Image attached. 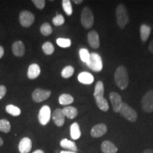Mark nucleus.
<instances>
[{"mask_svg":"<svg viewBox=\"0 0 153 153\" xmlns=\"http://www.w3.org/2000/svg\"><path fill=\"white\" fill-rule=\"evenodd\" d=\"M35 16L31 12L28 11H23L19 15V22L23 27H30L33 24Z\"/></svg>","mask_w":153,"mask_h":153,"instance_id":"obj_7","label":"nucleus"},{"mask_svg":"<svg viewBox=\"0 0 153 153\" xmlns=\"http://www.w3.org/2000/svg\"><path fill=\"white\" fill-rule=\"evenodd\" d=\"M4 53V50L3 47L0 45V59L3 57Z\"/></svg>","mask_w":153,"mask_h":153,"instance_id":"obj_37","label":"nucleus"},{"mask_svg":"<svg viewBox=\"0 0 153 153\" xmlns=\"http://www.w3.org/2000/svg\"><path fill=\"white\" fill-rule=\"evenodd\" d=\"M87 65L94 72H100L103 69L102 59L98 53H90V57L87 63Z\"/></svg>","mask_w":153,"mask_h":153,"instance_id":"obj_3","label":"nucleus"},{"mask_svg":"<svg viewBox=\"0 0 153 153\" xmlns=\"http://www.w3.org/2000/svg\"><path fill=\"white\" fill-rule=\"evenodd\" d=\"M32 148V142L28 137H24L19 144V150L20 153H28Z\"/></svg>","mask_w":153,"mask_h":153,"instance_id":"obj_14","label":"nucleus"},{"mask_svg":"<svg viewBox=\"0 0 153 153\" xmlns=\"http://www.w3.org/2000/svg\"><path fill=\"white\" fill-rule=\"evenodd\" d=\"M11 131V124L7 120H0V131L7 133Z\"/></svg>","mask_w":153,"mask_h":153,"instance_id":"obj_28","label":"nucleus"},{"mask_svg":"<svg viewBox=\"0 0 153 153\" xmlns=\"http://www.w3.org/2000/svg\"><path fill=\"white\" fill-rule=\"evenodd\" d=\"M53 120L54 123L58 127H61L64 125L65 123V116L64 113H63L62 110L60 108H57L55 110V111L53 114Z\"/></svg>","mask_w":153,"mask_h":153,"instance_id":"obj_13","label":"nucleus"},{"mask_svg":"<svg viewBox=\"0 0 153 153\" xmlns=\"http://www.w3.org/2000/svg\"><path fill=\"white\" fill-rule=\"evenodd\" d=\"M95 99V101L97 103V105L98 106L99 109L102 111H107L109 108L108 101L104 97H97Z\"/></svg>","mask_w":153,"mask_h":153,"instance_id":"obj_23","label":"nucleus"},{"mask_svg":"<svg viewBox=\"0 0 153 153\" xmlns=\"http://www.w3.org/2000/svg\"><path fill=\"white\" fill-rule=\"evenodd\" d=\"M3 143H4V141H3L2 138H1V137H0V146H1V145H3Z\"/></svg>","mask_w":153,"mask_h":153,"instance_id":"obj_43","label":"nucleus"},{"mask_svg":"<svg viewBox=\"0 0 153 153\" xmlns=\"http://www.w3.org/2000/svg\"><path fill=\"white\" fill-rule=\"evenodd\" d=\"M42 49L46 55H52L55 51V48L51 42H45L42 46Z\"/></svg>","mask_w":153,"mask_h":153,"instance_id":"obj_29","label":"nucleus"},{"mask_svg":"<svg viewBox=\"0 0 153 153\" xmlns=\"http://www.w3.org/2000/svg\"><path fill=\"white\" fill-rule=\"evenodd\" d=\"M62 8L64 9L65 12L66 13L68 16H71L72 14V7L71 4V1L70 0H63L62 2Z\"/></svg>","mask_w":153,"mask_h":153,"instance_id":"obj_32","label":"nucleus"},{"mask_svg":"<svg viewBox=\"0 0 153 153\" xmlns=\"http://www.w3.org/2000/svg\"><path fill=\"white\" fill-rule=\"evenodd\" d=\"M41 33L42 35L45 36H50L53 33V28L48 23H44L43 24H42L41 27Z\"/></svg>","mask_w":153,"mask_h":153,"instance_id":"obj_30","label":"nucleus"},{"mask_svg":"<svg viewBox=\"0 0 153 153\" xmlns=\"http://www.w3.org/2000/svg\"><path fill=\"white\" fill-rule=\"evenodd\" d=\"M12 51L15 56L22 57L25 53V46L22 41L14 42L12 45Z\"/></svg>","mask_w":153,"mask_h":153,"instance_id":"obj_16","label":"nucleus"},{"mask_svg":"<svg viewBox=\"0 0 153 153\" xmlns=\"http://www.w3.org/2000/svg\"><path fill=\"white\" fill-rule=\"evenodd\" d=\"M116 16L118 27L124 28L129 22V15L127 9L123 4H120L116 9Z\"/></svg>","mask_w":153,"mask_h":153,"instance_id":"obj_2","label":"nucleus"},{"mask_svg":"<svg viewBox=\"0 0 153 153\" xmlns=\"http://www.w3.org/2000/svg\"><path fill=\"white\" fill-rule=\"evenodd\" d=\"M70 136L73 140H78L81 137V131L79 124L77 123H72L70 126Z\"/></svg>","mask_w":153,"mask_h":153,"instance_id":"obj_21","label":"nucleus"},{"mask_svg":"<svg viewBox=\"0 0 153 153\" xmlns=\"http://www.w3.org/2000/svg\"><path fill=\"white\" fill-rule=\"evenodd\" d=\"M101 149L104 153H116L118 152L117 147L108 140H105L101 143Z\"/></svg>","mask_w":153,"mask_h":153,"instance_id":"obj_15","label":"nucleus"},{"mask_svg":"<svg viewBox=\"0 0 153 153\" xmlns=\"http://www.w3.org/2000/svg\"><path fill=\"white\" fill-rule=\"evenodd\" d=\"M104 83H103L101 81L97 82L95 85L94 97V98H97V97H104Z\"/></svg>","mask_w":153,"mask_h":153,"instance_id":"obj_24","label":"nucleus"},{"mask_svg":"<svg viewBox=\"0 0 153 153\" xmlns=\"http://www.w3.org/2000/svg\"><path fill=\"white\" fill-rule=\"evenodd\" d=\"M78 80L79 82L85 84V85H90V84L93 83L94 79V76L91 74L87 72H83L78 75Z\"/></svg>","mask_w":153,"mask_h":153,"instance_id":"obj_18","label":"nucleus"},{"mask_svg":"<svg viewBox=\"0 0 153 153\" xmlns=\"http://www.w3.org/2000/svg\"><path fill=\"white\" fill-rule=\"evenodd\" d=\"M7 93V88L4 86L0 85V99H1L4 97Z\"/></svg>","mask_w":153,"mask_h":153,"instance_id":"obj_36","label":"nucleus"},{"mask_svg":"<svg viewBox=\"0 0 153 153\" xmlns=\"http://www.w3.org/2000/svg\"><path fill=\"white\" fill-rule=\"evenodd\" d=\"M60 153H76V152H72V151H61Z\"/></svg>","mask_w":153,"mask_h":153,"instance_id":"obj_41","label":"nucleus"},{"mask_svg":"<svg viewBox=\"0 0 153 153\" xmlns=\"http://www.w3.org/2000/svg\"><path fill=\"white\" fill-rule=\"evenodd\" d=\"M56 43L61 48H68L71 45V41L69 38H57Z\"/></svg>","mask_w":153,"mask_h":153,"instance_id":"obj_33","label":"nucleus"},{"mask_svg":"<svg viewBox=\"0 0 153 153\" xmlns=\"http://www.w3.org/2000/svg\"><path fill=\"white\" fill-rule=\"evenodd\" d=\"M74 98L68 94H63L59 97V103L61 105H69L73 103Z\"/></svg>","mask_w":153,"mask_h":153,"instance_id":"obj_25","label":"nucleus"},{"mask_svg":"<svg viewBox=\"0 0 153 153\" xmlns=\"http://www.w3.org/2000/svg\"><path fill=\"white\" fill-rule=\"evenodd\" d=\"M88 43L92 48L97 49L100 46V40L98 33L95 30H91L87 35Z\"/></svg>","mask_w":153,"mask_h":153,"instance_id":"obj_11","label":"nucleus"},{"mask_svg":"<svg viewBox=\"0 0 153 153\" xmlns=\"http://www.w3.org/2000/svg\"><path fill=\"white\" fill-rule=\"evenodd\" d=\"M119 113L123 117L129 120V121L132 122V123L135 122L137 119V112L126 103H123V105H122Z\"/></svg>","mask_w":153,"mask_h":153,"instance_id":"obj_5","label":"nucleus"},{"mask_svg":"<svg viewBox=\"0 0 153 153\" xmlns=\"http://www.w3.org/2000/svg\"><path fill=\"white\" fill-rule=\"evenodd\" d=\"M65 23V18L62 14H57L53 19V24L56 26H62Z\"/></svg>","mask_w":153,"mask_h":153,"instance_id":"obj_34","label":"nucleus"},{"mask_svg":"<svg viewBox=\"0 0 153 153\" xmlns=\"http://www.w3.org/2000/svg\"><path fill=\"white\" fill-rule=\"evenodd\" d=\"M7 112L13 116H18L21 114V109L19 107L15 106L12 104H9L6 106Z\"/></svg>","mask_w":153,"mask_h":153,"instance_id":"obj_26","label":"nucleus"},{"mask_svg":"<svg viewBox=\"0 0 153 153\" xmlns=\"http://www.w3.org/2000/svg\"><path fill=\"white\" fill-rule=\"evenodd\" d=\"M149 51H150V53H153V41L149 45Z\"/></svg>","mask_w":153,"mask_h":153,"instance_id":"obj_38","label":"nucleus"},{"mask_svg":"<svg viewBox=\"0 0 153 153\" xmlns=\"http://www.w3.org/2000/svg\"><path fill=\"white\" fill-rule=\"evenodd\" d=\"M60 146L63 148L67 149V150H69L72 151V152H76L78 150L75 143L68 139L62 140L60 141Z\"/></svg>","mask_w":153,"mask_h":153,"instance_id":"obj_19","label":"nucleus"},{"mask_svg":"<svg viewBox=\"0 0 153 153\" xmlns=\"http://www.w3.org/2000/svg\"><path fill=\"white\" fill-rule=\"evenodd\" d=\"M109 99L112 104L114 111L116 113L120 112V108L123 105V101H122V98L120 95L116 92H111L109 94Z\"/></svg>","mask_w":153,"mask_h":153,"instance_id":"obj_9","label":"nucleus"},{"mask_svg":"<svg viewBox=\"0 0 153 153\" xmlns=\"http://www.w3.org/2000/svg\"><path fill=\"white\" fill-rule=\"evenodd\" d=\"M51 108L47 105L42 106L38 114V120L40 123L43 126H45L51 120Z\"/></svg>","mask_w":153,"mask_h":153,"instance_id":"obj_8","label":"nucleus"},{"mask_svg":"<svg viewBox=\"0 0 153 153\" xmlns=\"http://www.w3.org/2000/svg\"><path fill=\"white\" fill-rule=\"evenodd\" d=\"M140 38L142 41L145 42L148 39L151 33V27L148 25L143 24L140 28Z\"/></svg>","mask_w":153,"mask_h":153,"instance_id":"obj_20","label":"nucleus"},{"mask_svg":"<svg viewBox=\"0 0 153 153\" xmlns=\"http://www.w3.org/2000/svg\"><path fill=\"white\" fill-rule=\"evenodd\" d=\"M142 108L146 113L153 112V89H150L143 96Z\"/></svg>","mask_w":153,"mask_h":153,"instance_id":"obj_6","label":"nucleus"},{"mask_svg":"<svg viewBox=\"0 0 153 153\" xmlns=\"http://www.w3.org/2000/svg\"><path fill=\"white\" fill-rule=\"evenodd\" d=\"M51 91L49 90H43L41 89H36L32 94V99L37 103L42 102L49 98Z\"/></svg>","mask_w":153,"mask_h":153,"instance_id":"obj_10","label":"nucleus"},{"mask_svg":"<svg viewBox=\"0 0 153 153\" xmlns=\"http://www.w3.org/2000/svg\"><path fill=\"white\" fill-rule=\"evenodd\" d=\"M41 74V68L37 64H31L28 68L27 76L30 79H33L37 78Z\"/></svg>","mask_w":153,"mask_h":153,"instance_id":"obj_17","label":"nucleus"},{"mask_svg":"<svg viewBox=\"0 0 153 153\" xmlns=\"http://www.w3.org/2000/svg\"><path fill=\"white\" fill-rule=\"evenodd\" d=\"M74 2L76 4H81L83 2V0H74Z\"/></svg>","mask_w":153,"mask_h":153,"instance_id":"obj_40","label":"nucleus"},{"mask_svg":"<svg viewBox=\"0 0 153 153\" xmlns=\"http://www.w3.org/2000/svg\"><path fill=\"white\" fill-rule=\"evenodd\" d=\"M143 153H153V150H151V149H146V150H144Z\"/></svg>","mask_w":153,"mask_h":153,"instance_id":"obj_39","label":"nucleus"},{"mask_svg":"<svg viewBox=\"0 0 153 153\" xmlns=\"http://www.w3.org/2000/svg\"><path fill=\"white\" fill-rule=\"evenodd\" d=\"M33 153H44V152L41 150H36L35 152H33Z\"/></svg>","mask_w":153,"mask_h":153,"instance_id":"obj_42","label":"nucleus"},{"mask_svg":"<svg viewBox=\"0 0 153 153\" xmlns=\"http://www.w3.org/2000/svg\"><path fill=\"white\" fill-rule=\"evenodd\" d=\"M114 79L116 85L121 90H123L127 88L129 84V76L125 67L119 66L116 69L114 74Z\"/></svg>","mask_w":153,"mask_h":153,"instance_id":"obj_1","label":"nucleus"},{"mask_svg":"<svg viewBox=\"0 0 153 153\" xmlns=\"http://www.w3.org/2000/svg\"><path fill=\"white\" fill-rule=\"evenodd\" d=\"M107 132V126L104 123H99L94 126L91 130V135L93 137H99Z\"/></svg>","mask_w":153,"mask_h":153,"instance_id":"obj_12","label":"nucleus"},{"mask_svg":"<svg viewBox=\"0 0 153 153\" xmlns=\"http://www.w3.org/2000/svg\"><path fill=\"white\" fill-rule=\"evenodd\" d=\"M33 3L38 9H43L45 5V1L44 0H33Z\"/></svg>","mask_w":153,"mask_h":153,"instance_id":"obj_35","label":"nucleus"},{"mask_svg":"<svg viewBox=\"0 0 153 153\" xmlns=\"http://www.w3.org/2000/svg\"><path fill=\"white\" fill-rule=\"evenodd\" d=\"M94 18L92 11L89 7H85L82 11L81 14V23L82 26L87 29L92 27Z\"/></svg>","mask_w":153,"mask_h":153,"instance_id":"obj_4","label":"nucleus"},{"mask_svg":"<svg viewBox=\"0 0 153 153\" xmlns=\"http://www.w3.org/2000/svg\"><path fill=\"white\" fill-rule=\"evenodd\" d=\"M62 111L64 113L65 117L70 118V119H73L76 118L77 116L78 111L76 108L73 106H66L62 109Z\"/></svg>","mask_w":153,"mask_h":153,"instance_id":"obj_22","label":"nucleus"},{"mask_svg":"<svg viewBox=\"0 0 153 153\" xmlns=\"http://www.w3.org/2000/svg\"><path fill=\"white\" fill-rule=\"evenodd\" d=\"M74 72V69L73 67L68 65L65 67V68L62 70V72H61V75H62V77L68 79V78H70V76L73 75Z\"/></svg>","mask_w":153,"mask_h":153,"instance_id":"obj_27","label":"nucleus"},{"mask_svg":"<svg viewBox=\"0 0 153 153\" xmlns=\"http://www.w3.org/2000/svg\"><path fill=\"white\" fill-rule=\"evenodd\" d=\"M79 54L81 60L87 64L89 60V57H90V53L88 51V50L86 48H81L79 51Z\"/></svg>","mask_w":153,"mask_h":153,"instance_id":"obj_31","label":"nucleus"}]
</instances>
